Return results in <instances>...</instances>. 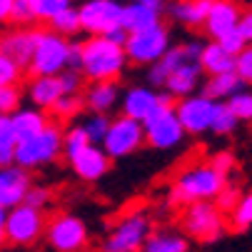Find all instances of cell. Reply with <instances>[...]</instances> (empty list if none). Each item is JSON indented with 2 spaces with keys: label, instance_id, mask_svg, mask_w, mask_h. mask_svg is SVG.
<instances>
[{
  "label": "cell",
  "instance_id": "9",
  "mask_svg": "<svg viewBox=\"0 0 252 252\" xmlns=\"http://www.w3.org/2000/svg\"><path fill=\"white\" fill-rule=\"evenodd\" d=\"M183 230L185 237H192L197 242H215L225 232V218L212 200L192 202L183 212Z\"/></svg>",
  "mask_w": 252,
  "mask_h": 252
},
{
  "label": "cell",
  "instance_id": "30",
  "mask_svg": "<svg viewBox=\"0 0 252 252\" xmlns=\"http://www.w3.org/2000/svg\"><path fill=\"white\" fill-rule=\"evenodd\" d=\"M15 145L18 140L13 135L10 115H0V167H8L15 160Z\"/></svg>",
  "mask_w": 252,
  "mask_h": 252
},
{
  "label": "cell",
  "instance_id": "1",
  "mask_svg": "<svg viewBox=\"0 0 252 252\" xmlns=\"http://www.w3.org/2000/svg\"><path fill=\"white\" fill-rule=\"evenodd\" d=\"M83 45L80 75L90 83H115L127 67V55L123 45L110 43L102 35H90Z\"/></svg>",
  "mask_w": 252,
  "mask_h": 252
},
{
  "label": "cell",
  "instance_id": "48",
  "mask_svg": "<svg viewBox=\"0 0 252 252\" xmlns=\"http://www.w3.org/2000/svg\"><path fill=\"white\" fill-rule=\"evenodd\" d=\"M237 30L242 32V38H245V43H252V8H247V10H242V15H240V25H237Z\"/></svg>",
  "mask_w": 252,
  "mask_h": 252
},
{
  "label": "cell",
  "instance_id": "4",
  "mask_svg": "<svg viewBox=\"0 0 252 252\" xmlns=\"http://www.w3.org/2000/svg\"><path fill=\"white\" fill-rule=\"evenodd\" d=\"M60 155H63V127L55 123H48V127L43 132L15 145L13 165L30 172V170H38V167L55 162Z\"/></svg>",
  "mask_w": 252,
  "mask_h": 252
},
{
  "label": "cell",
  "instance_id": "12",
  "mask_svg": "<svg viewBox=\"0 0 252 252\" xmlns=\"http://www.w3.org/2000/svg\"><path fill=\"white\" fill-rule=\"evenodd\" d=\"M120 15L123 5L118 0H88L78 8L80 32H88V38L90 35H105L120 25Z\"/></svg>",
  "mask_w": 252,
  "mask_h": 252
},
{
  "label": "cell",
  "instance_id": "24",
  "mask_svg": "<svg viewBox=\"0 0 252 252\" xmlns=\"http://www.w3.org/2000/svg\"><path fill=\"white\" fill-rule=\"evenodd\" d=\"M63 85L58 80V75L53 78H32L30 85H28V97L32 102V107H38V110H50V107L63 97Z\"/></svg>",
  "mask_w": 252,
  "mask_h": 252
},
{
  "label": "cell",
  "instance_id": "13",
  "mask_svg": "<svg viewBox=\"0 0 252 252\" xmlns=\"http://www.w3.org/2000/svg\"><path fill=\"white\" fill-rule=\"evenodd\" d=\"M215 105H218V102L210 100L202 93L188 95V97H183L175 105V118H177L180 125H183L185 135H202V132L210 130Z\"/></svg>",
  "mask_w": 252,
  "mask_h": 252
},
{
  "label": "cell",
  "instance_id": "11",
  "mask_svg": "<svg viewBox=\"0 0 252 252\" xmlns=\"http://www.w3.org/2000/svg\"><path fill=\"white\" fill-rule=\"evenodd\" d=\"M43 237L55 252H83L88 247V227L78 215H55L45 225Z\"/></svg>",
  "mask_w": 252,
  "mask_h": 252
},
{
  "label": "cell",
  "instance_id": "29",
  "mask_svg": "<svg viewBox=\"0 0 252 252\" xmlns=\"http://www.w3.org/2000/svg\"><path fill=\"white\" fill-rule=\"evenodd\" d=\"M48 30H53L55 35H60V38L65 40H73L75 35L80 32V18H78V8H65L63 13H58L55 18L48 20Z\"/></svg>",
  "mask_w": 252,
  "mask_h": 252
},
{
  "label": "cell",
  "instance_id": "18",
  "mask_svg": "<svg viewBox=\"0 0 252 252\" xmlns=\"http://www.w3.org/2000/svg\"><path fill=\"white\" fill-rule=\"evenodd\" d=\"M35 48V28H13L0 35V53L10 58L15 65L28 70Z\"/></svg>",
  "mask_w": 252,
  "mask_h": 252
},
{
  "label": "cell",
  "instance_id": "7",
  "mask_svg": "<svg viewBox=\"0 0 252 252\" xmlns=\"http://www.w3.org/2000/svg\"><path fill=\"white\" fill-rule=\"evenodd\" d=\"M45 225H48V218L43 210L18 205L5 212V222H3L5 242H10L15 247H30L43 237Z\"/></svg>",
  "mask_w": 252,
  "mask_h": 252
},
{
  "label": "cell",
  "instance_id": "41",
  "mask_svg": "<svg viewBox=\"0 0 252 252\" xmlns=\"http://www.w3.org/2000/svg\"><path fill=\"white\" fill-rule=\"evenodd\" d=\"M235 75L242 83H250L252 85V43H247L242 48V53L235 55Z\"/></svg>",
  "mask_w": 252,
  "mask_h": 252
},
{
  "label": "cell",
  "instance_id": "14",
  "mask_svg": "<svg viewBox=\"0 0 252 252\" xmlns=\"http://www.w3.org/2000/svg\"><path fill=\"white\" fill-rule=\"evenodd\" d=\"M200 48L202 43H180V45H170L167 53L150 65L148 70V83L150 88H162L167 75L172 73V70L183 67V65H190V63H197L200 58Z\"/></svg>",
  "mask_w": 252,
  "mask_h": 252
},
{
  "label": "cell",
  "instance_id": "39",
  "mask_svg": "<svg viewBox=\"0 0 252 252\" xmlns=\"http://www.w3.org/2000/svg\"><path fill=\"white\" fill-rule=\"evenodd\" d=\"M23 75H25V70L20 65H15L10 58H5L3 53H0V88H5V85H20L23 83Z\"/></svg>",
  "mask_w": 252,
  "mask_h": 252
},
{
  "label": "cell",
  "instance_id": "50",
  "mask_svg": "<svg viewBox=\"0 0 252 252\" xmlns=\"http://www.w3.org/2000/svg\"><path fill=\"white\" fill-rule=\"evenodd\" d=\"M10 5H13V0H0V25L10 23Z\"/></svg>",
  "mask_w": 252,
  "mask_h": 252
},
{
  "label": "cell",
  "instance_id": "8",
  "mask_svg": "<svg viewBox=\"0 0 252 252\" xmlns=\"http://www.w3.org/2000/svg\"><path fill=\"white\" fill-rule=\"evenodd\" d=\"M123 48H125L127 63H132V65H153L170 48V30H167L165 23H158L153 28L130 32L127 43Z\"/></svg>",
  "mask_w": 252,
  "mask_h": 252
},
{
  "label": "cell",
  "instance_id": "34",
  "mask_svg": "<svg viewBox=\"0 0 252 252\" xmlns=\"http://www.w3.org/2000/svg\"><path fill=\"white\" fill-rule=\"evenodd\" d=\"M227 107L237 118V123H252V88H242L240 93H235L227 100Z\"/></svg>",
  "mask_w": 252,
  "mask_h": 252
},
{
  "label": "cell",
  "instance_id": "42",
  "mask_svg": "<svg viewBox=\"0 0 252 252\" xmlns=\"http://www.w3.org/2000/svg\"><path fill=\"white\" fill-rule=\"evenodd\" d=\"M48 202H50V190L45 185H30L25 192V200H23V205L35 207V210H45Z\"/></svg>",
  "mask_w": 252,
  "mask_h": 252
},
{
  "label": "cell",
  "instance_id": "40",
  "mask_svg": "<svg viewBox=\"0 0 252 252\" xmlns=\"http://www.w3.org/2000/svg\"><path fill=\"white\" fill-rule=\"evenodd\" d=\"M23 102L20 85H5L0 88V115H13Z\"/></svg>",
  "mask_w": 252,
  "mask_h": 252
},
{
  "label": "cell",
  "instance_id": "51",
  "mask_svg": "<svg viewBox=\"0 0 252 252\" xmlns=\"http://www.w3.org/2000/svg\"><path fill=\"white\" fill-rule=\"evenodd\" d=\"M130 3H140V5L158 8V10H162V8H165V0H130Z\"/></svg>",
  "mask_w": 252,
  "mask_h": 252
},
{
  "label": "cell",
  "instance_id": "3",
  "mask_svg": "<svg viewBox=\"0 0 252 252\" xmlns=\"http://www.w3.org/2000/svg\"><path fill=\"white\" fill-rule=\"evenodd\" d=\"M67 48L70 40L55 35L48 28H35V48L30 58V75L32 78H53L67 67Z\"/></svg>",
  "mask_w": 252,
  "mask_h": 252
},
{
  "label": "cell",
  "instance_id": "35",
  "mask_svg": "<svg viewBox=\"0 0 252 252\" xmlns=\"http://www.w3.org/2000/svg\"><path fill=\"white\" fill-rule=\"evenodd\" d=\"M80 125H83V130H85V135L90 140V145H100V142L105 140V135H107V127H110V115L90 113L85 118V123H80Z\"/></svg>",
  "mask_w": 252,
  "mask_h": 252
},
{
  "label": "cell",
  "instance_id": "20",
  "mask_svg": "<svg viewBox=\"0 0 252 252\" xmlns=\"http://www.w3.org/2000/svg\"><path fill=\"white\" fill-rule=\"evenodd\" d=\"M80 97L90 113L110 115L115 110V105H120V88L118 83H90Z\"/></svg>",
  "mask_w": 252,
  "mask_h": 252
},
{
  "label": "cell",
  "instance_id": "17",
  "mask_svg": "<svg viewBox=\"0 0 252 252\" xmlns=\"http://www.w3.org/2000/svg\"><path fill=\"white\" fill-rule=\"evenodd\" d=\"M32 185L30 172L18 167V165H8V167H0V207L5 212L23 205L28 188Z\"/></svg>",
  "mask_w": 252,
  "mask_h": 252
},
{
  "label": "cell",
  "instance_id": "33",
  "mask_svg": "<svg viewBox=\"0 0 252 252\" xmlns=\"http://www.w3.org/2000/svg\"><path fill=\"white\" fill-rule=\"evenodd\" d=\"M235 127H237V118L232 115L227 102H218V105H215V113H212L210 130L215 135H230V132H235Z\"/></svg>",
  "mask_w": 252,
  "mask_h": 252
},
{
  "label": "cell",
  "instance_id": "27",
  "mask_svg": "<svg viewBox=\"0 0 252 252\" xmlns=\"http://www.w3.org/2000/svg\"><path fill=\"white\" fill-rule=\"evenodd\" d=\"M245 88V83L235 75V73H225V75H212L207 78V83L202 85V95H207L215 102H227L235 93H240Z\"/></svg>",
  "mask_w": 252,
  "mask_h": 252
},
{
  "label": "cell",
  "instance_id": "32",
  "mask_svg": "<svg viewBox=\"0 0 252 252\" xmlns=\"http://www.w3.org/2000/svg\"><path fill=\"white\" fill-rule=\"evenodd\" d=\"M83 97L80 95H63L53 107H50V115L60 123H70V120H75L80 113H83Z\"/></svg>",
  "mask_w": 252,
  "mask_h": 252
},
{
  "label": "cell",
  "instance_id": "6",
  "mask_svg": "<svg viewBox=\"0 0 252 252\" xmlns=\"http://www.w3.org/2000/svg\"><path fill=\"white\" fill-rule=\"evenodd\" d=\"M150 232H153V220L148 212L142 210L127 212L107 232L102 242V252H140V247L145 245Z\"/></svg>",
  "mask_w": 252,
  "mask_h": 252
},
{
  "label": "cell",
  "instance_id": "5",
  "mask_svg": "<svg viewBox=\"0 0 252 252\" xmlns=\"http://www.w3.org/2000/svg\"><path fill=\"white\" fill-rule=\"evenodd\" d=\"M142 132H145V142L155 150H172L183 142L185 130L175 118V105L167 93H162L160 105L142 120Z\"/></svg>",
  "mask_w": 252,
  "mask_h": 252
},
{
  "label": "cell",
  "instance_id": "49",
  "mask_svg": "<svg viewBox=\"0 0 252 252\" xmlns=\"http://www.w3.org/2000/svg\"><path fill=\"white\" fill-rule=\"evenodd\" d=\"M127 35H130V32H127L123 25H118V28H113L110 32H105L102 38H107V40L115 43V45H125V43H127Z\"/></svg>",
  "mask_w": 252,
  "mask_h": 252
},
{
  "label": "cell",
  "instance_id": "15",
  "mask_svg": "<svg viewBox=\"0 0 252 252\" xmlns=\"http://www.w3.org/2000/svg\"><path fill=\"white\" fill-rule=\"evenodd\" d=\"M162 93H158L150 85H132L125 93H120V107H123V115L130 120L142 123L155 107L160 105Z\"/></svg>",
  "mask_w": 252,
  "mask_h": 252
},
{
  "label": "cell",
  "instance_id": "31",
  "mask_svg": "<svg viewBox=\"0 0 252 252\" xmlns=\"http://www.w3.org/2000/svg\"><path fill=\"white\" fill-rule=\"evenodd\" d=\"M88 145H90V140H88L83 125H73V127L63 130V158L73 160V158H75L78 153H83Z\"/></svg>",
  "mask_w": 252,
  "mask_h": 252
},
{
  "label": "cell",
  "instance_id": "23",
  "mask_svg": "<svg viewBox=\"0 0 252 252\" xmlns=\"http://www.w3.org/2000/svg\"><path fill=\"white\" fill-rule=\"evenodd\" d=\"M197 65L202 70V75L212 78V75H225V73H235V55L225 53L215 40L205 43L200 48V58Z\"/></svg>",
  "mask_w": 252,
  "mask_h": 252
},
{
  "label": "cell",
  "instance_id": "43",
  "mask_svg": "<svg viewBox=\"0 0 252 252\" xmlns=\"http://www.w3.org/2000/svg\"><path fill=\"white\" fill-rule=\"evenodd\" d=\"M242 195H240V190L237 188H230V185H225L220 192H218V197H215L212 202L218 205V210L225 215V212H232L235 210V205H237V200H240Z\"/></svg>",
  "mask_w": 252,
  "mask_h": 252
},
{
  "label": "cell",
  "instance_id": "2",
  "mask_svg": "<svg viewBox=\"0 0 252 252\" xmlns=\"http://www.w3.org/2000/svg\"><path fill=\"white\" fill-rule=\"evenodd\" d=\"M227 185V180L215 172L207 162L202 165H192L185 172H180V177L175 180V185L170 190V200L172 205H192V202H205V200H215L218 192Z\"/></svg>",
  "mask_w": 252,
  "mask_h": 252
},
{
  "label": "cell",
  "instance_id": "45",
  "mask_svg": "<svg viewBox=\"0 0 252 252\" xmlns=\"http://www.w3.org/2000/svg\"><path fill=\"white\" fill-rule=\"evenodd\" d=\"M207 165H210L215 172H220V175L227 180V177H230V170L235 167V155H232V153H227V150L215 153V155L207 160Z\"/></svg>",
  "mask_w": 252,
  "mask_h": 252
},
{
  "label": "cell",
  "instance_id": "21",
  "mask_svg": "<svg viewBox=\"0 0 252 252\" xmlns=\"http://www.w3.org/2000/svg\"><path fill=\"white\" fill-rule=\"evenodd\" d=\"M200 83H202V70H200L197 63H190V65H183V67L172 70L162 88H165V93L170 97L183 100L188 95H195L197 88H200Z\"/></svg>",
  "mask_w": 252,
  "mask_h": 252
},
{
  "label": "cell",
  "instance_id": "37",
  "mask_svg": "<svg viewBox=\"0 0 252 252\" xmlns=\"http://www.w3.org/2000/svg\"><path fill=\"white\" fill-rule=\"evenodd\" d=\"M10 23L15 28H30L35 23L32 0H13V5H10Z\"/></svg>",
  "mask_w": 252,
  "mask_h": 252
},
{
  "label": "cell",
  "instance_id": "10",
  "mask_svg": "<svg viewBox=\"0 0 252 252\" xmlns=\"http://www.w3.org/2000/svg\"><path fill=\"white\" fill-rule=\"evenodd\" d=\"M142 145H145V132H142V123L130 120L125 115L110 120V127H107L105 140L100 142L102 153L110 160H120L127 158L132 153H137Z\"/></svg>",
  "mask_w": 252,
  "mask_h": 252
},
{
  "label": "cell",
  "instance_id": "46",
  "mask_svg": "<svg viewBox=\"0 0 252 252\" xmlns=\"http://www.w3.org/2000/svg\"><path fill=\"white\" fill-rule=\"evenodd\" d=\"M215 43H218V45H220V48H222L225 53H230V55H240V53H242V48L247 45L240 30H232V32L222 35V38H218Z\"/></svg>",
  "mask_w": 252,
  "mask_h": 252
},
{
  "label": "cell",
  "instance_id": "16",
  "mask_svg": "<svg viewBox=\"0 0 252 252\" xmlns=\"http://www.w3.org/2000/svg\"><path fill=\"white\" fill-rule=\"evenodd\" d=\"M240 15H242V8L235 3V0H212L210 13H207L202 28L212 40H218V38H222V35L237 30Z\"/></svg>",
  "mask_w": 252,
  "mask_h": 252
},
{
  "label": "cell",
  "instance_id": "28",
  "mask_svg": "<svg viewBox=\"0 0 252 252\" xmlns=\"http://www.w3.org/2000/svg\"><path fill=\"white\" fill-rule=\"evenodd\" d=\"M140 252H190V242L180 232L160 230V232H150V237L140 247Z\"/></svg>",
  "mask_w": 252,
  "mask_h": 252
},
{
  "label": "cell",
  "instance_id": "52",
  "mask_svg": "<svg viewBox=\"0 0 252 252\" xmlns=\"http://www.w3.org/2000/svg\"><path fill=\"white\" fill-rule=\"evenodd\" d=\"M3 222H5V210L0 207V247L5 245V232H3Z\"/></svg>",
  "mask_w": 252,
  "mask_h": 252
},
{
  "label": "cell",
  "instance_id": "44",
  "mask_svg": "<svg viewBox=\"0 0 252 252\" xmlns=\"http://www.w3.org/2000/svg\"><path fill=\"white\" fill-rule=\"evenodd\" d=\"M58 80H60L65 95H80V90H83V75L78 73V70H63V73L58 75Z\"/></svg>",
  "mask_w": 252,
  "mask_h": 252
},
{
  "label": "cell",
  "instance_id": "47",
  "mask_svg": "<svg viewBox=\"0 0 252 252\" xmlns=\"http://www.w3.org/2000/svg\"><path fill=\"white\" fill-rule=\"evenodd\" d=\"M80 58H83V45L70 40V48H67V67H65V70H78V73H80Z\"/></svg>",
  "mask_w": 252,
  "mask_h": 252
},
{
  "label": "cell",
  "instance_id": "26",
  "mask_svg": "<svg viewBox=\"0 0 252 252\" xmlns=\"http://www.w3.org/2000/svg\"><path fill=\"white\" fill-rule=\"evenodd\" d=\"M212 0H177L172 3L170 13L177 23H183L188 28H202L207 13H210Z\"/></svg>",
  "mask_w": 252,
  "mask_h": 252
},
{
  "label": "cell",
  "instance_id": "25",
  "mask_svg": "<svg viewBox=\"0 0 252 252\" xmlns=\"http://www.w3.org/2000/svg\"><path fill=\"white\" fill-rule=\"evenodd\" d=\"M162 23V10L158 8H148V5H140V3H127L123 5V15H120V25L127 32H137V30H145Z\"/></svg>",
  "mask_w": 252,
  "mask_h": 252
},
{
  "label": "cell",
  "instance_id": "36",
  "mask_svg": "<svg viewBox=\"0 0 252 252\" xmlns=\"http://www.w3.org/2000/svg\"><path fill=\"white\" fill-rule=\"evenodd\" d=\"M70 5H73V0H32V13H35V20L48 23L50 18H55Z\"/></svg>",
  "mask_w": 252,
  "mask_h": 252
},
{
  "label": "cell",
  "instance_id": "38",
  "mask_svg": "<svg viewBox=\"0 0 252 252\" xmlns=\"http://www.w3.org/2000/svg\"><path fill=\"white\" fill-rule=\"evenodd\" d=\"M252 225V192L242 195L232 210V227L235 230H247Z\"/></svg>",
  "mask_w": 252,
  "mask_h": 252
},
{
  "label": "cell",
  "instance_id": "22",
  "mask_svg": "<svg viewBox=\"0 0 252 252\" xmlns=\"http://www.w3.org/2000/svg\"><path fill=\"white\" fill-rule=\"evenodd\" d=\"M48 115L38 107H18L10 115V125H13V135L18 142H25L30 137H35L38 132H43L48 127Z\"/></svg>",
  "mask_w": 252,
  "mask_h": 252
},
{
  "label": "cell",
  "instance_id": "19",
  "mask_svg": "<svg viewBox=\"0 0 252 252\" xmlns=\"http://www.w3.org/2000/svg\"><path fill=\"white\" fill-rule=\"evenodd\" d=\"M70 165H73V172L80 180H85V183H97V180L105 177L107 170H110V158L102 153L100 145H88L83 153H78L70 160Z\"/></svg>",
  "mask_w": 252,
  "mask_h": 252
}]
</instances>
